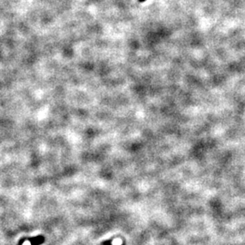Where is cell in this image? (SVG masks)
Segmentation results:
<instances>
[{"instance_id":"obj_1","label":"cell","mask_w":245,"mask_h":245,"mask_svg":"<svg viewBox=\"0 0 245 245\" xmlns=\"http://www.w3.org/2000/svg\"><path fill=\"white\" fill-rule=\"evenodd\" d=\"M30 242L32 245H39L41 244L42 242L45 241V237L43 236H37V237H32L29 239Z\"/></svg>"},{"instance_id":"obj_2","label":"cell","mask_w":245,"mask_h":245,"mask_svg":"<svg viewBox=\"0 0 245 245\" xmlns=\"http://www.w3.org/2000/svg\"><path fill=\"white\" fill-rule=\"evenodd\" d=\"M145 1H146V0H139V2H145Z\"/></svg>"}]
</instances>
